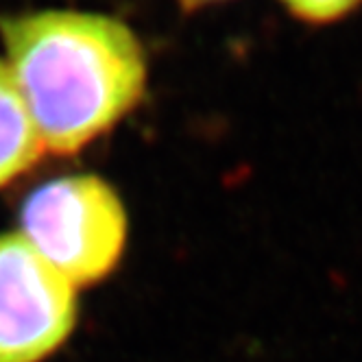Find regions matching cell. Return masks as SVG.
<instances>
[{
	"label": "cell",
	"mask_w": 362,
	"mask_h": 362,
	"mask_svg": "<svg viewBox=\"0 0 362 362\" xmlns=\"http://www.w3.org/2000/svg\"><path fill=\"white\" fill-rule=\"evenodd\" d=\"M186 7H197V5H205V3H214V0H184Z\"/></svg>",
	"instance_id": "cell-6"
},
{
	"label": "cell",
	"mask_w": 362,
	"mask_h": 362,
	"mask_svg": "<svg viewBox=\"0 0 362 362\" xmlns=\"http://www.w3.org/2000/svg\"><path fill=\"white\" fill-rule=\"evenodd\" d=\"M76 286L20 234H0V362H42L76 325Z\"/></svg>",
	"instance_id": "cell-3"
},
{
	"label": "cell",
	"mask_w": 362,
	"mask_h": 362,
	"mask_svg": "<svg viewBox=\"0 0 362 362\" xmlns=\"http://www.w3.org/2000/svg\"><path fill=\"white\" fill-rule=\"evenodd\" d=\"M0 29L9 70L48 151H81L142 96L140 42L114 18L42 11L3 20Z\"/></svg>",
	"instance_id": "cell-1"
},
{
	"label": "cell",
	"mask_w": 362,
	"mask_h": 362,
	"mask_svg": "<svg viewBox=\"0 0 362 362\" xmlns=\"http://www.w3.org/2000/svg\"><path fill=\"white\" fill-rule=\"evenodd\" d=\"M44 153L9 66L0 64V188L27 173Z\"/></svg>",
	"instance_id": "cell-4"
},
{
	"label": "cell",
	"mask_w": 362,
	"mask_h": 362,
	"mask_svg": "<svg viewBox=\"0 0 362 362\" xmlns=\"http://www.w3.org/2000/svg\"><path fill=\"white\" fill-rule=\"evenodd\" d=\"M20 236L79 288L116 269L127 245V212L103 179L62 177L27 197Z\"/></svg>",
	"instance_id": "cell-2"
},
{
	"label": "cell",
	"mask_w": 362,
	"mask_h": 362,
	"mask_svg": "<svg viewBox=\"0 0 362 362\" xmlns=\"http://www.w3.org/2000/svg\"><path fill=\"white\" fill-rule=\"evenodd\" d=\"M295 13L315 20V22H327L334 18H341L343 13L351 11L362 0H284Z\"/></svg>",
	"instance_id": "cell-5"
}]
</instances>
